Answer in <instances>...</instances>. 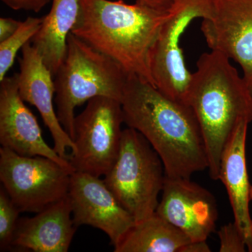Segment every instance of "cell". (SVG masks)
I'll list each match as a JSON object with an SVG mask.
<instances>
[{"mask_svg": "<svg viewBox=\"0 0 252 252\" xmlns=\"http://www.w3.org/2000/svg\"><path fill=\"white\" fill-rule=\"evenodd\" d=\"M121 103L124 124L148 141L166 177L190 178L208 168L201 129L189 104L167 97L135 74H128Z\"/></svg>", "mask_w": 252, "mask_h": 252, "instance_id": "6da1fadb", "label": "cell"}, {"mask_svg": "<svg viewBox=\"0 0 252 252\" xmlns=\"http://www.w3.org/2000/svg\"><path fill=\"white\" fill-rule=\"evenodd\" d=\"M169 11L154 9L140 0L134 4L123 0H79V14L71 32L115 61L127 74L154 86L149 56Z\"/></svg>", "mask_w": 252, "mask_h": 252, "instance_id": "7a4b0ae2", "label": "cell"}, {"mask_svg": "<svg viewBox=\"0 0 252 252\" xmlns=\"http://www.w3.org/2000/svg\"><path fill=\"white\" fill-rule=\"evenodd\" d=\"M187 103L198 119L210 177L219 180L225 146L243 122H252V94L243 76L218 51L202 54L192 73Z\"/></svg>", "mask_w": 252, "mask_h": 252, "instance_id": "3957f363", "label": "cell"}, {"mask_svg": "<svg viewBox=\"0 0 252 252\" xmlns=\"http://www.w3.org/2000/svg\"><path fill=\"white\" fill-rule=\"evenodd\" d=\"M128 74L108 56L69 33L65 59L54 85L58 118L72 140L75 109L99 96L122 102Z\"/></svg>", "mask_w": 252, "mask_h": 252, "instance_id": "277c9868", "label": "cell"}, {"mask_svg": "<svg viewBox=\"0 0 252 252\" xmlns=\"http://www.w3.org/2000/svg\"><path fill=\"white\" fill-rule=\"evenodd\" d=\"M165 167L142 134L123 130L120 151L104 182L135 222L154 215L165 183Z\"/></svg>", "mask_w": 252, "mask_h": 252, "instance_id": "5b68a950", "label": "cell"}, {"mask_svg": "<svg viewBox=\"0 0 252 252\" xmlns=\"http://www.w3.org/2000/svg\"><path fill=\"white\" fill-rule=\"evenodd\" d=\"M122 103L99 96L90 99L74 122V152L67 160L75 171L100 177L117 160L120 151L124 124Z\"/></svg>", "mask_w": 252, "mask_h": 252, "instance_id": "8992f818", "label": "cell"}, {"mask_svg": "<svg viewBox=\"0 0 252 252\" xmlns=\"http://www.w3.org/2000/svg\"><path fill=\"white\" fill-rule=\"evenodd\" d=\"M215 0H176L150 51L149 68L154 86L170 98L187 104L192 73L186 66L182 34L196 18L210 19Z\"/></svg>", "mask_w": 252, "mask_h": 252, "instance_id": "52a82bcc", "label": "cell"}, {"mask_svg": "<svg viewBox=\"0 0 252 252\" xmlns=\"http://www.w3.org/2000/svg\"><path fill=\"white\" fill-rule=\"evenodd\" d=\"M74 172L48 158L0 149V180L21 212L38 213L66 198Z\"/></svg>", "mask_w": 252, "mask_h": 252, "instance_id": "ba28073f", "label": "cell"}, {"mask_svg": "<svg viewBox=\"0 0 252 252\" xmlns=\"http://www.w3.org/2000/svg\"><path fill=\"white\" fill-rule=\"evenodd\" d=\"M67 196L76 226L88 225L102 230L114 247L135 225L133 217L99 177L73 172Z\"/></svg>", "mask_w": 252, "mask_h": 252, "instance_id": "9c48e42d", "label": "cell"}, {"mask_svg": "<svg viewBox=\"0 0 252 252\" xmlns=\"http://www.w3.org/2000/svg\"><path fill=\"white\" fill-rule=\"evenodd\" d=\"M156 213L178 228L190 241L207 240L218 220L216 199L190 178L165 177Z\"/></svg>", "mask_w": 252, "mask_h": 252, "instance_id": "30bf717a", "label": "cell"}, {"mask_svg": "<svg viewBox=\"0 0 252 252\" xmlns=\"http://www.w3.org/2000/svg\"><path fill=\"white\" fill-rule=\"evenodd\" d=\"M200 28L211 51L240 64L252 94V0H215L213 16Z\"/></svg>", "mask_w": 252, "mask_h": 252, "instance_id": "8fae6325", "label": "cell"}, {"mask_svg": "<svg viewBox=\"0 0 252 252\" xmlns=\"http://www.w3.org/2000/svg\"><path fill=\"white\" fill-rule=\"evenodd\" d=\"M0 143L25 157H44L74 170L44 140L40 126L18 91V74L0 81Z\"/></svg>", "mask_w": 252, "mask_h": 252, "instance_id": "7c38bea8", "label": "cell"}, {"mask_svg": "<svg viewBox=\"0 0 252 252\" xmlns=\"http://www.w3.org/2000/svg\"><path fill=\"white\" fill-rule=\"evenodd\" d=\"M19 63L20 72L18 74L20 95L25 102L38 109L52 136L55 151L60 157L67 160L68 149L74 152L75 145L60 123L54 109L56 89L54 75L32 45L31 41L23 48L22 58L19 59Z\"/></svg>", "mask_w": 252, "mask_h": 252, "instance_id": "4fadbf2b", "label": "cell"}, {"mask_svg": "<svg viewBox=\"0 0 252 252\" xmlns=\"http://www.w3.org/2000/svg\"><path fill=\"white\" fill-rule=\"evenodd\" d=\"M77 227L68 196L33 217H21L12 247L34 252H67Z\"/></svg>", "mask_w": 252, "mask_h": 252, "instance_id": "5bb4252c", "label": "cell"}, {"mask_svg": "<svg viewBox=\"0 0 252 252\" xmlns=\"http://www.w3.org/2000/svg\"><path fill=\"white\" fill-rule=\"evenodd\" d=\"M250 123L239 124L225 146L220 158L219 180L225 186L234 216V222L252 252V217L250 213L252 185L249 180L246 140Z\"/></svg>", "mask_w": 252, "mask_h": 252, "instance_id": "9a60e30c", "label": "cell"}, {"mask_svg": "<svg viewBox=\"0 0 252 252\" xmlns=\"http://www.w3.org/2000/svg\"><path fill=\"white\" fill-rule=\"evenodd\" d=\"M79 0H53L49 14L31 41L54 77L65 59L67 37L77 21Z\"/></svg>", "mask_w": 252, "mask_h": 252, "instance_id": "2e32d148", "label": "cell"}, {"mask_svg": "<svg viewBox=\"0 0 252 252\" xmlns=\"http://www.w3.org/2000/svg\"><path fill=\"white\" fill-rule=\"evenodd\" d=\"M190 241L183 232L155 212L135 222L114 248L115 252H180Z\"/></svg>", "mask_w": 252, "mask_h": 252, "instance_id": "e0dca14e", "label": "cell"}, {"mask_svg": "<svg viewBox=\"0 0 252 252\" xmlns=\"http://www.w3.org/2000/svg\"><path fill=\"white\" fill-rule=\"evenodd\" d=\"M44 21L42 18L28 17L13 35L0 42V81L14 64L16 55L39 31Z\"/></svg>", "mask_w": 252, "mask_h": 252, "instance_id": "ac0fdd59", "label": "cell"}, {"mask_svg": "<svg viewBox=\"0 0 252 252\" xmlns=\"http://www.w3.org/2000/svg\"><path fill=\"white\" fill-rule=\"evenodd\" d=\"M19 209L13 203L2 187L0 189V249L1 251L12 247L15 230L19 220Z\"/></svg>", "mask_w": 252, "mask_h": 252, "instance_id": "d6986e66", "label": "cell"}, {"mask_svg": "<svg viewBox=\"0 0 252 252\" xmlns=\"http://www.w3.org/2000/svg\"><path fill=\"white\" fill-rule=\"evenodd\" d=\"M217 234L220 252H245L248 250L243 235L234 221L220 227Z\"/></svg>", "mask_w": 252, "mask_h": 252, "instance_id": "ffe728a7", "label": "cell"}, {"mask_svg": "<svg viewBox=\"0 0 252 252\" xmlns=\"http://www.w3.org/2000/svg\"><path fill=\"white\" fill-rule=\"evenodd\" d=\"M14 10H26L39 12L51 0H1Z\"/></svg>", "mask_w": 252, "mask_h": 252, "instance_id": "44dd1931", "label": "cell"}, {"mask_svg": "<svg viewBox=\"0 0 252 252\" xmlns=\"http://www.w3.org/2000/svg\"><path fill=\"white\" fill-rule=\"evenodd\" d=\"M21 23V21H16L11 18H0V42L13 35L19 28Z\"/></svg>", "mask_w": 252, "mask_h": 252, "instance_id": "7402d4cb", "label": "cell"}, {"mask_svg": "<svg viewBox=\"0 0 252 252\" xmlns=\"http://www.w3.org/2000/svg\"><path fill=\"white\" fill-rule=\"evenodd\" d=\"M211 249L207 243V240L190 241L182 247L180 252H210Z\"/></svg>", "mask_w": 252, "mask_h": 252, "instance_id": "603a6c76", "label": "cell"}, {"mask_svg": "<svg viewBox=\"0 0 252 252\" xmlns=\"http://www.w3.org/2000/svg\"><path fill=\"white\" fill-rule=\"evenodd\" d=\"M140 1L154 9L162 11H169L175 4L176 0H140Z\"/></svg>", "mask_w": 252, "mask_h": 252, "instance_id": "cb8c5ba5", "label": "cell"}, {"mask_svg": "<svg viewBox=\"0 0 252 252\" xmlns=\"http://www.w3.org/2000/svg\"><path fill=\"white\" fill-rule=\"evenodd\" d=\"M250 200H251V201L252 202V189H251V193H250ZM251 230H252V219Z\"/></svg>", "mask_w": 252, "mask_h": 252, "instance_id": "d4e9b609", "label": "cell"}]
</instances>
